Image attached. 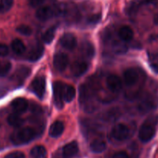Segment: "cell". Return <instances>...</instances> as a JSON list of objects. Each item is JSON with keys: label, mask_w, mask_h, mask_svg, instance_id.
<instances>
[{"label": "cell", "mask_w": 158, "mask_h": 158, "mask_svg": "<svg viewBox=\"0 0 158 158\" xmlns=\"http://www.w3.org/2000/svg\"><path fill=\"white\" fill-rule=\"evenodd\" d=\"M46 0H29V4L31 7H38V6H41L43 3H44V2Z\"/></svg>", "instance_id": "d6a6232c"}, {"label": "cell", "mask_w": 158, "mask_h": 158, "mask_svg": "<svg viewBox=\"0 0 158 158\" xmlns=\"http://www.w3.org/2000/svg\"><path fill=\"white\" fill-rule=\"evenodd\" d=\"M112 158H129V157L124 151H119V152L116 153Z\"/></svg>", "instance_id": "e575fe53"}, {"label": "cell", "mask_w": 158, "mask_h": 158, "mask_svg": "<svg viewBox=\"0 0 158 158\" xmlns=\"http://www.w3.org/2000/svg\"><path fill=\"white\" fill-rule=\"evenodd\" d=\"M106 86L109 90L118 93L122 89V81L117 76L110 75L106 79Z\"/></svg>", "instance_id": "7c38bea8"}, {"label": "cell", "mask_w": 158, "mask_h": 158, "mask_svg": "<svg viewBox=\"0 0 158 158\" xmlns=\"http://www.w3.org/2000/svg\"><path fill=\"white\" fill-rule=\"evenodd\" d=\"M157 104V101L154 97H147L139 104V110L141 112L145 113L150 111V110L154 109L155 107H156Z\"/></svg>", "instance_id": "9a60e30c"}, {"label": "cell", "mask_w": 158, "mask_h": 158, "mask_svg": "<svg viewBox=\"0 0 158 158\" xmlns=\"http://www.w3.org/2000/svg\"><path fill=\"white\" fill-rule=\"evenodd\" d=\"M80 95H79V100L82 105H85V103H88L91 100L92 92H91V88L87 84H82L79 89Z\"/></svg>", "instance_id": "e0dca14e"}, {"label": "cell", "mask_w": 158, "mask_h": 158, "mask_svg": "<svg viewBox=\"0 0 158 158\" xmlns=\"http://www.w3.org/2000/svg\"><path fill=\"white\" fill-rule=\"evenodd\" d=\"M90 149L93 153L100 154L106 149V143L105 142V140H102V139H96L91 142V145H90Z\"/></svg>", "instance_id": "ffe728a7"}, {"label": "cell", "mask_w": 158, "mask_h": 158, "mask_svg": "<svg viewBox=\"0 0 158 158\" xmlns=\"http://www.w3.org/2000/svg\"><path fill=\"white\" fill-rule=\"evenodd\" d=\"M154 23L158 25V14H156V15L154 16Z\"/></svg>", "instance_id": "d590c367"}, {"label": "cell", "mask_w": 158, "mask_h": 158, "mask_svg": "<svg viewBox=\"0 0 158 158\" xmlns=\"http://www.w3.org/2000/svg\"><path fill=\"white\" fill-rule=\"evenodd\" d=\"M69 63L68 56L64 52H57L54 56V66L58 71H64Z\"/></svg>", "instance_id": "52a82bcc"}, {"label": "cell", "mask_w": 158, "mask_h": 158, "mask_svg": "<svg viewBox=\"0 0 158 158\" xmlns=\"http://www.w3.org/2000/svg\"><path fill=\"white\" fill-rule=\"evenodd\" d=\"M56 30H57V26H51L48 29H46V32L43 35V41L46 44H50L55 36Z\"/></svg>", "instance_id": "484cf974"}, {"label": "cell", "mask_w": 158, "mask_h": 158, "mask_svg": "<svg viewBox=\"0 0 158 158\" xmlns=\"http://www.w3.org/2000/svg\"><path fill=\"white\" fill-rule=\"evenodd\" d=\"M123 79L126 86H132L139 80V73L134 68L127 69L123 73Z\"/></svg>", "instance_id": "30bf717a"}, {"label": "cell", "mask_w": 158, "mask_h": 158, "mask_svg": "<svg viewBox=\"0 0 158 158\" xmlns=\"http://www.w3.org/2000/svg\"><path fill=\"white\" fill-rule=\"evenodd\" d=\"M156 0H132L127 7V12L129 15H133L137 12L139 8L143 6L155 4Z\"/></svg>", "instance_id": "ba28073f"}, {"label": "cell", "mask_w": 158, "mask_h": 158, "mask_svg": "<svg viewBox=\"0 0 158 158\" xmlns=\"http://www.w3.org/2000/svg\"><path fill=\"white\" fill-rule=\"evenodd\" d=\"M60 44L65 49L71 50L75 48L77 45V40L73 34L65 33L60 39Z\"/></svg>", "instance_id": "4fadbf2b"}, {"label": "cell", "mask_w": 158, "mask_h": 158, "mask_svg": "<svg viewBox=\"0 0 158 158\" xmlns=\"http://www.w3.org/2000/svg\"><path fill=\"white\" fill-rule=\"evenodd\" d=\"M37 133L31 127H23L16 130L10 137L11 142L15 145L26 144L36 137Z\"/></svg>", "instance_id": "7a4b0ae2"}, {"label": "cell", "mask_w": 158, "mask_h": 158, "mask_svg": "<svg viewBox=\"0 0 158 158\" xmlns=\"http://www.w3.org/2000/svg\"><path fill=\"white\" fill-rule=\"evenodd\" d=\"M57 14H59L58 8L54 9L50 6H42L40 7L36 12V17L40 21H47L54 16Z\"/></svg>", "instance_id": "5b68a950"}, {"label": "cell", "mask_w": 158, "mask_h": 158, "mask_svg": "<svg viewBox=\"0 0 158 158\" xmlns=\"http://www.w3.org/2000/svg\"><path fill=\"white\" fill-rule=\"evenodd\" d=\"M76 95V91L74 89V86H69V85H64V90H63V99L64 101L70 102L72 101L74 99Z\"/></svg>", "instance_id": "7402d4cb"}, {"label": "cell", "mask_w": 158, "mask_h": 158, "mask_svg": "<svg viewBox=\"0 0 158 158\" xmlns=\"http://www.w3.org/2000/svg\"><path fill=\"white\" fill-rule=\"evenodd\" d=\"M43 46L40 44H37L31 48L30 50L27 53V60L31 62H36L38 60H40L42 56H43Z\"/></svg>", "instance_id": "5bb4252c"}, {"label": "cell", "mask_w": 158, "mask_h": 158, "mask_svg": "<svg viewBox=\"0 0 158 158\" xmlns=\"http://www.w3.org/2000/svg\"><path fill=\"white\" fill-rule=\"evenodd\" d=\"M81 52L83 54L84 56L88 59H91L94 55V48L92 43L90 42H84L81 46Z\"/></svg>", "instance_id": "44dd1931"}, {"label": "cell", "mask_w": 158, "mask_h": 158, "mask_svg": "<svg viewBox=\"0 0 158 158\" xmlns=\"http://www.w3.org/2000/svg\"><path fill=\"white\" fill-rule=\"evenodd\" d=\"M29 89L38 98L43 99L46 93V80L44 77H36L31 83Z\"/></svg>", "instance_id": "3957f363"}, {"label": "cell", "mask_w": 158, "mask_h": 158, "mask_svg": "<svg viewBox=\"0 0 158 158\" xmlns=\"http://www.w3.org/2000/svg\"><path fill=\"white\" fill-rule=\"evenodd\" d=\"M16 31L20 34L26 36H29L32 34V29L26 25H20L16 28Z\"/></svg>", "instance_id": "f546056e"}, {"label": "cell", "mask_w": 158, "mask_h": 158, "mask_svg": "<svg viewBox=\"0 0 158 158\" xmlns=\"http://www.w3.org/2000/svg\"><path fill=\"white\" fill-rule=\"evenodd\" d=\"M88 69V64L85 61H75L71 67V73L74 77H81Z\"/></svg>", "instance_id": "8fae6325"}, {"label": "cell", "mask_w": 158, "mask_h": 158, "mask_svg": "<svg viewBox=\"0 0 158 158\" xmlns=\"http://www.w3.org/2000/svg\"><path fill=\"white\" fill-rule=\"evenodd\" d=\"M29 75V69L27 68H20L16 71L15 74V80L17 82H23L24 79Z\"/></svg>", "instance_id": "83f0119b"}, {"label": "cell", "mask_w": 158, "mask_h": 158, "mask_svg": "<svg viewBox=\"0 0 158 158\" xmlns=\"http://www.w3.org/2000/svg\"><path fill=\"white\" fill-rule=\"evenodd\" d=\"M118 35L122 41L128 42L133 38V31L129 26H124L119 29Z\"/></svg>", "instance_id": "d6986e66"}, {"label": "cell", "mask_w": 158, "mask_h": 158, "mask_svg": "<svg viewBox=\"0 0 158 158\" xmlns=\"http://www.w3.org/2000/svg\"><path fill=\"white\" fill-rule=\"evenodd\" d=\"M130 135V131L128 127L123 123H118L113 127L111 131V136L115 140L123 141L128 139Z\"/></svg>", "instance_id": "277c9868"}, {"label": "cell", "mask_w": 158, "mask_h": 158, "mask_svg": "<svg viewBox=\"0 0 158 158\" xmlns=\"http://www.w3.org/2000/svg\"><path fill=\"white\" fill-rule=\"evenodd\" d=\"M4 158H25V154L20 151H15L7 154Z\"/></svg>", "instance_id": "4dcf8cb0"}, {"label": "cell", "mask_w": 158, "mask_h": 158, "mask_svg": "<svg viewBox=\"0 0 158 158\" xmlns=\"http://www.w3.org/2000/svg\"><path fill=\"white\" fill-rule=\"evenodd\" d=\"M7 121L10 126L14 127H20L24 123V120L20 117V114H17L15 113L9 115L7 118Z\"/></svg>", "instance_id": "cb8c5ba5"}, {"label": "cell", "mask_w": 158, "mask_h": 158, "mask_svg": "<svg viewBox=\"0 0 158 158\" xmlns=\"http://www.w3.org/2000/svg\"><path fill=\"white\" fill-rule=\"evenodd\" d=\"M101 19V15L100 14H94V15H91L88 18V22L90 24H95V23H99Z\"/></svg>", "instance_id": "1f68e13d"}, {"label": "cell", "mask_w": 158, "mask_h": 158, "mask_svg": "<svg viewBox=\"0 0 158 158\" xmlns=\"http://www.w3.org/2000/svg\"><path fill=\"white\" fill-rule=\"evenodd\" d=\"M14 0H0V12L6 13L9 12L13 6Z\"/></svg>", "instance_id": "4316f807"}, {"label": "cell", "mask_w": 158, "mask_h": 158, "mask_svg": "<svg viewBox=\"0 0 158 158\" xmlns=\"http://www.w3.org/2000/svg\"><path fill=\"white\" fill-rule=\"evenodd\" d=\"M11 48H12V50L17 55H21L26 50V46L24 43L20 39H15L12 40L11 43Z\"/></svg>", "instance_id": "603a6c76"}, {"label": "cell", "mask_w": 158, "mask_h": 158, "mask_svg": "<svg viewBox=\"0 0 158 158\" xmlns=\"http://www.w3.org/2000/svg\"><path fill=\"white\" fill-rule=\"evenodd\" d=\"M64 85L60 82H55L53 85V94H54V102L55 106L58 110H61L64 106L63 90Z\"/></svg>", "instance_id": "8992f818"}, {"label": "cell", "mask_w": 158, "mask_h": 158, "mask_svg": "<svg viewBox=\"0 0 158 158\" xmlns=\"http://www.w3.org/2000/svg\"><path fill=\"white\" fill-rule=\"evenodd\" d=\"M158 124V116H151L141 125L139 131V138L143 143L150 141L155 136L156 125Z\"/></svg>", "instance_id": "6da1fadb"}, {"label": "cell", "mask_w": 158, "mask_h": 158, "mask_svg": "<svg viewBox=\"0 0 158 158\" xmlns=\"http://www.w3.org/2000/svg\"><path fill=\"white\" fill-rule=\"evenodd\" d=\"M9 53V48L6 45L0 44V56H6Z\"/></svg>", "instance_id": "836d02e7"}, {"label": "cell", "mask_w": 158, "mask_h": 158, "mask_svg": "<svg viewBox=\"0 0 158 158\" xmlns=\"http://www.w3.org/2000/svg\"><path fill=\"white\" fill-rule=\"evenodd\" d=\"M11 69V63L8 61H0V77H4Z\"/></svg>", "instance_id": "f1b7e54d"}, {"label": "cell", "mask_w": 158, "mask_h": 158, "mask_svg": "<svg viewBox=\"0 0 158 158\" xmlns=\"http://www.w3.org/2000/svg\"><path fill=\"white\" fill-rule=\"evenodd\" d=\"M11 106H12V110H13L15 114H23L28 109L29 103H28V101L25 98L18 97V98L14 99L11 102Z\"/></svg>", "instance_id": "9c48e42d"}, {"label": "cell", "mask_w": 158, "mask_h": 158, "mask_svg": "<svg viewBox=\"0 0 158 158\" xmlns=\"http://www.w3.org/2000/svg\"><path fill=\"white\" fill-rule=\"evenodd\" d=\"M78 152V145L77 142L72 141L65 145L62 150L63 158H72Z\"/></svg>", "instance_id": "2e32d148"}, {"label": "cell", "mask_w": 158, "mask_h": 158, "mask_svg": "<svg viewBox=\"0 0 158 158\" xmlns=\"http://www.w3.org/2000/svg\"><path fill=\"white\" fill-rule=\"evenodd\" d=\"M64 131V125L63 122L57 120L51 125L49 130V135L51 137H58L63 134Z\"/></svg>", "instance_id": "ac0fdd59"}, {"label": "cell", "mask_w": 158, "mask_h": 158, "mask_svg": "<svg viewBox=\"0 0 158 158\" xmlns=\"http://www.w3.org/2000/svg\"><path fill=\"white\" fill-rule=\"evenodd\" d=\"M46 155V151L44 147L36 146L32 148L30 151V156L32 158H45Z\"/></svg>", "instance_id": "d4e9b609"}]
</instances>
